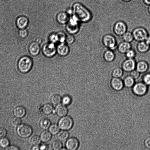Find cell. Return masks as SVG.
<instances>
[{
  "label": "cell",
  "instance_id": "obj_4",
  "mask_svg": "<svg viewBox=\"0 0 150 150\" xmlns=\"http://www.w3.org/2000/svg\"><path fill=\"white\" fill-rule=\"evenodd\" d=\"M132 33L134 39L138 42L144 41L149 35L147 30L144 28L142 27L135 28Z\"/></svg>",
  "mask_w": 150,
  "mask_h": 150
},
{
  "label": "cell",
  "instance_id": "obj_7",
  "mask_svg": "<svg viewBox=\"0 0 150 150\" xmlns=\"http://www.w3.org/2000/svg\"><path fill=\"white\" fill-rule=\"evenodd\" d=\"M42 51L45 56L48 57H51L54 56L57 52V47L54 43L50 42L44 45Z\"/></svg>",
  "mask_w": 150,
  "mask_h": 150
},
{
  "label": "cell",
  "instance_id": "obj_47",
  "mask_svg": "<svg viewBox=\"0 0 150 150\" xmlns=\"http://www.w3.org/2000/svg\"><path fill=\"white\" fill-rule=\"evenodd\" d=\"M5 149L7 150H18L19 149L17 146L14 145H11L6 148Z\"/></svg>",
  "mask_w": 150,
  "mask_h": 150
},
{
  "label": "cell",
  "instance_id": "obj_20",
  "mask_svg": "<svg viewBox=\"0 0 150 150\" xmlns=\"http://www.w3.org/2000/svg\"><path fill=\"white\" fill-rule=\"evenodd\" d=\"M26 111L25 108L23 106H18L14 108L13 113L15 117L19 118L24 117L25 115Z\"/></svg>",
  "mask_w": 150,
  "mask_h": 150
},
{
  "label": "cell",
  "instance_id": "obj_49",
  "mask_svg": "<svg viewBox=\"0 0 150 150\" xmlns=\"http://www.w3.org/2000/svg\"><path fill=\"white\" fill-rule=\"evenodd\" d=\"M144 41L150 46V35H148Z\"/></svg>",
  "mask_w": 150,
  "mask_h": 150
},
{
  "label": "cell",
  "instance_id": "obj_3",
  "mask_svg": "<svg viewBox=\"0 0 150 150\" xmlns=\"http://www.w3.org/2000/svg\"><path fill=\"white\" fill-rule=\"evenodd\" d=\"M102 42L104 46L109 49L113 50L117 47L116 39L112 35H105L102 38Z\"/></svg>",
  "mask_w": 150,
  "mask_h": 150
},
{
  "label": "cell",
  "instance_id": "obj_34",
  "mask_svg": "<svg viewBox=\"0 0 150 150\" xmlns=\"http://www.w3.org/2000/svg\"><path fill=\"white\" fill-rule=\"evenodd\" d=\"M56 34L58 42L62 43L65 41L67 36L62 31H59Z\"/></svg>",
  "mask_w": 150,
  "mask_h": 150
},
{
  "label": "cell",
  "instance_id": "obj_9",
  "mask_svg": "<svg viewBox=\"0 0 150 150\" xmlns=\"http://www.w3.org/2000/svg\"><path fill=\"white\" fill-rule=\"evenodd\" d=\"M136 62L134 59L127 58L122 63L121 68L127 72H130L136 69Z\"/></svg>",
  "mask_w": 150,
  "mask_h": 150
},
{
  "label": "cell",
  "instance_id": "obj_42",
  "mask_svg": "<svg viewBox=\"0 0 150 150\" xmlns=\"http://www.w3.org/2000/svg\"><path fill=\"white\" fill-rule=\"evenodd\" d=\"M130 73V75L134 79L139 78L140 74L136 69L131 71Z\"/></svg>",
  "mask_w": 150,
  "mask_h": 150
},
{
  "label": "cell",
  "instance_id": "obj_12",
  "mask_svg": "<svg viewBox=\"0 0 150 150\" xmlns=\"http://www.w3.org/2000/svg\"><path fill=\"white\" fill-rule=\"evenodd\" d=\"M79 145L78 140L76 138L71 137L67 139L65 143L66 148L69 150H76Z\"/></svg>",
  "mask_w": 150,
  "mask_h": 150
},
{
  "label": "cell",
  "instance_id": "obj_41",
  "mask_svg": "<svg viewBox=\"0 0 150 150\" xmlns=\"http://www.w3.org/2000/svg\"><path fill=\"white\" fill-rule=\"evenodd\" d=\"M143 82L147 86L150 85V73L144 74L143 77Z\"/></svg>",
  "mask_w": 150,
  "mask_h": 150
},
{
  "label": "cell",
  "instance_id": "obj_36",
  "mask_svg": "<svg viewBox=\"0 0 150 150\" xmlns=\"http://www.w3.org/2000/svg\"><path fill=\"white\" fill-rule=\"evenodd\" d=\"M61 102L62 104L66 106L69 105L71 102V98L69 95L64 96L62 98Z\"/></svg>",
  "mask_w": 150,
  "mask_h": 150
},
{
  "label": "cell",
  "instance_id": "obj_2",
  "mask_svg": "<svg viewBox=\"0 0 150 150\" xmlns=\"http://www.w3.org/2000/svg\"><path fill=\"white\" fill-rule=\"evenodd\" d=\"M33 64V61L30 57L23 56L18 60L17 66L18 69L20 72L25 73L30 70Z\"/></svg>",
  "mask_w": 150,
  "mask_h": 150
},
{
  "label": "cell",
  "instance_id": "obj_39",
  "mask_svg": "<svg viewBox=\"0 0 150 150\" xmlns=\"http://www.w3.org/2000/svg\"><path fill=\"white\" fill-rule=\"evenodd\" d=\"M28 33V30L25 28L20 29L18 32L19 37L22 38H24L26 37Z\"/></svg>",
  "mask_w": 150,
  "mask_h": 150
},
{
  "label": "cell",
  "instance_id": "obj_46",
  "mask_svg": "<svg viewBox=\"0 0 150 150\" xmlns=\"http://www.w3.org/2000/svg\"><path fill=\"white\" fill-rule=\"evenodd\" d=\"M144 144L146 148L150 149V137H148L144 141Z\"/></svg>",
  "mask_w": 150,
  "mask_h": 150
},
{
  "label": "cell",
  "instance_id": "obj_24",
  "mask_svg": "<svg viewBox=\"0 0 150 150\" xmlns=\"http://www.w3.org/2000/svg\"><path fill=\"white\" fill-rule=\"evenodd\" d=\"M43 113L46 115H49L53 112L54 109L51 104L47 103L44 105L41 108Z\"/></svg>",
  "mask_w": 150,
  "mask_h": 150
},
{
  "label": "cell",
  "instance_id": "obj_43",
  "mask_svg": "<svg viewBox=\"0 0 150 150\" xmlns=\"http://www.w3.org/2000/svg\"><path fill=\"white\" fill-rule=\"evenodd\" d=\"M49 40L50 42L54 43L58 42L56 33H53L50 35Z\"/></svg>",
  "mask_w": 150,
  "mask_h": 150
},
{
  "label": "cell",
  "instance_id": "obj_19",
  "mask_svg": "<svg viewBox=\"0 0 150 150\" xmlns=\"http://www.w3.org/2000/svg\"><path fill=\"white\" fill-rule=\"evenodd\" d=\"M148 69V64L145 61L140 60L136 63V69L140 73L146 72Z\"/></svg>",
  "mask_w": 150,
  "mask_h": 150
},
{
  "label": "cell",
  "instance_id": "obj_33",
  "mask_svg": "<svg viewBox=\"0 0 150 150\" xmlns=\"http://www.w3.org/2000/svg\"><path fill=\"white\" fill-rule=\"evenodd\" d=\"M10 122L13 127H16L21 124V121L20 118L15 116L11 118Z\"/></svg>",
  "mask_w": 150,
  "mask_h": 150
},
{
  "label": "cell",
  "instance_id": "obj_18",
  "mask_svg": "<svg viewBox=\"0 0 150 150\" xmlns=\"http://www.w3.org/2000/svg\"><path fill=\"white\" fill-rule=\"evenodd\" d=\"M117 47L118 51L120 53L125 54L131 48V45L130 43L123 41L120 43Z\"/></svg>",
  "mask_w": 150,
  "mask_h": 150
},
{
  "label": "cell",
  "instance_id": "obj_27",
  "mask_svg": "<svg viewBox=\"0 0 150 150\" xmlns=\"http://www.w3.org/2000/svg\"><path fill=\"white\" fill-rule=\"evenodd\" d=\"M123 71L121 67H116L112 70L111 75L112 77L120 78L123 75Z\"/></svg>",
  "mask_w": 150,
  "mask_h": 150
},
{
  "label": "cell",
  "instance_id": "obj_17",
  "mask_svg": "<svg viewBox=\"0 0 150 150\" xmlns=\"http://www.w3.org/2000/svg\"><path fill=\"white\" fill-rule=\"evenodd\" d=\"M54 110L57 115L61 117L66 115L68 112V109L66 106L62 103H59L57 105Z\"/></svg>",
  "mask_w": 150,
  "mask_h": 150
},
{
  "label": "cell",
  "instance_id": "obj_31",
  "mask_svg": "<svg viewBox=\"0 0 150 150\" xmlns=\"http://www.w3.org/2000/svg\"><path fill=\"white\" fill-rule=\"evenodd\" d=\"M49 131L52 135H55L59 131L60 128L58 125L56 124H51L48 128Z\"/></svg>",
  "mask_w": 150,
  "mask_h": 150
},
{
  "label": "cell",
  "instance_id": "obj_11",
  "mask_svg": "<svg viewBox=\"0 0 150 150\" xmlns=\"http://www.w3.org/2000/svg\"><path fill=\"white\" fill-rule=\"evenodd\" d=\"M127 28L125 24L122 22L116 23L113 27V31L117 36H122L127 31Z\"/></svg>",
  "mask_w": 150,
  "mask_h": 150
},
{
  "label": "cell",
  "instance_id": "obj_21",
  "mask_svg": "<svg viewBox=\"0 0 150 150\" xmlns=\"http://www.w3.org/2000/svg\"><path fill=\"white\" fill-rule=\"evenodd\" d=\"M115 57V54L112 50L108 49L104 52L103 57L106 62L110 63L113 61Z\"/></svg>",
  "mask_w": 150,
  "mask_h": 150
},
{
  "label": "cell",
  "instance_id": "obj_37",
  "mask_svg": "<svg viewBox=\"0 0 150 150\" xmlns=\"http://www.w3.org/2000/svg\"><path fill=\"white\" fill-rule=\"evenodd\" d=\"M62 148V144L59 141H56L53 142L52 144V149L54 150H59Z\"/></svg>",
  "mask_w": 150,
  "mask_h": 150
},
{
  "label": "cell",
  "instance_id": "obj_23",
  "mask_svg": "<svg viewBox=\"0 0 150 150\" xmlns=\"http://www.w3.org/2000/svg\"><path fill=\"white\" fill-rule=\"evenodd\" d=\"M56 18L58 22L61 24L65 23L68 20L67 14L64 12L59 13L57 16Z\"/></svg>",
  "mask_w": 150,
  "mask_h": 150
},
{
  "label": "cell",
  "instance_id": "obj_35",
  "mask_svg": "<svg viewBox=\"0 0 150 150\" xmlns=\"http://www.w3.org/2000/svg\"><path fill=\"white\" fill-rule=\"evenodd\" d=\"M10 142L9 139L6 137L0 139V146L3 148H6L9 146Z\"/></svg>",
  "mask_w": 150,
  "mask_h": 150
},
{
  "label": "cell",
  "instance_id": "obj_16",
  "mask_svg": "<svg viewBox=\"0 0 150 150\" xmlns=\"http://www.w3.org/2000/svg\"><path fill=\"white\" fill-rule=\"evenodd\" d=\"M28 51L33 56L37 55L40 51L39 44L35 42H31L28 46Z\"/></svg>",
  "mask_w": 150,
  "mask_h": 150
},
{
  "label": "cell",
  "instance_id": "obj_6",
  "mask_svg": "<svg viewBox=\"0 0 150 150\" xmlns=\"http://www.w3.org/2000/svg\"><path fill=\"white\" fill-rule=\"evenodd\" d=\"M73 123V121L71 117L66 115L62 117L59 119L58 125L60 129L67 131L71 129Z\"/></svg>",
  "mask_w": 150,
  "mask_h": 150
},
{
  "label": "cell",
  "instance_id": "obj_25",
  "mask_svg": "<svg viewBox=\"0 0 150 150\" xmlns=\"http://www.w3.org/2000/svg\"><path fill=\"white\" fill-rule=\"evenodd\" d=\"M40 137L42 142H47L51 139L52 138V134L49 131L45 130L41 133Z\"/></svg>",
  "mask_w": 150,
  "mask_h": 150
},
{
  "label": "cell",
  "instance_id": "obj_1",
  "mask_svg": "<svg viewBox=\"0 0 150 150\" xmlns=\"http://www.w3.org/2000/svg\"><path fill=\"white\" fill-rule=\"evenodd\" d=\"M72 11L74 16L79 21L86 22L91 18V15L89 11L79 3H76L73 5Z\"/></svg>",
  "mask_w": 150,
  "mask_h": 150
},
{
  "label": "cell",
  "instance_id": "obj_45",
  "mask_svg": "<svg viewBox=\"0 0 150 150\" xmlns=\"http://www.w3.org/2000/svg\"><path fill=\"white\" fill-rule=\"evenodd\" d=\"M7 133V131L5 128L0 127V139L5 137Z\"/></svg>",
  "mask_w": 150,
  "mask_h": 150
},
{
  "label": "cell",
  "instance_id": "obj_50",
  "mask_svg": "<svg viewBox=\"0 0 150 150\" xmlns=\"http://www.w3.org/2000/svg\"><path fill=\"white\" fill-rule=\"evenodd\" d=\"M32 150H40V146H38V145H33V146L32 147Z\"/></svg>",
  "mask_w": 150,
  "mask_h": 150
},
{
  "label": "cell",
  "instance_id": "obj_8",
  "mask_svg": "<svg viewBox=\"0 0 150 150\" xmlns=\"http://www.w3.org/2000/svg\"><path fill=\"white\" fill-rule=\"evenodd\" d=\"M77 18L74 16L69 19L66 26V29L70 34H75L79 30V25Z\"/></svg>",
  "mask_w": 150,
  "mask_h": 150
},
{
  "label": "cell",
  "instance_id": "obj_51",
  "mask_svg": "<svg viewBox=\"0 0 150 150\" xmlns=\"http://www.w3.org/2000/svg\"><path fill=\"white\" fill-rule=\"evenodd\" d=\"M42 41V39L40 38H38L36 40V42L39 44L41 43Z\"/></svg>",
  "mask_w": 150,
  "mask_h": 150
},
{
  "label": "cell",
  "instance_id": "obj_40",
  "mask_svg": "<svg viewBox=\"0 0 150 150\" xmlns=\"http://www.w3.org/2000/svg\"><path fill=\"white\" fill-rule=\"evenodd\" d=\"M41 141L40 137L37 135L33 136L31 139V142L33 145H38Z\"/></svg>",
  "mask_w": 150,
  "mask_h": 150
},
{
  "label": "cell",
  "instance_id": "obj_28",
  "mask_svg": "<svg viewBox=\"0 0 150 150\" xmlns=\"http://www.w3.org/2000/svg\"><path fill=\"white\" fill-rule=\"evenodd\" d=\"M40 128L44 130L48 129L51 125V122L48 119L44 118L41 119L39 123Z\"/></svg>",
  "mask_w": 150,
  "mask_h": 150
},
{
  "label": "cell",
  "instance_id": "obj_32",
  "mask_svg": "<svg viewBox=\"0 0 150 150\" xmlns=\"http://www.w3.org/2000/svg\"><path fill=\"white\" fill-rule=\"evenodd\" d=\"M62 98L58 94H54L52 96L50 99L51 103L54 105H57L61 102Z\"/></svg>",
  "mask_w": 150,
  "mask_h": 150
},
{
  "label": "cell",
  "instance_id": "obj_44",
  "mask_svg": "<svg viewBox=\"0 0 150 150\" xmlns=\"http://www.w3.org/2000/svg\"><path fill=\"white\" fill-rule=\"evenodd\" d=\"M74 37L72 35H69L67 36L66 41L68 44H71L74 41Z\"/></svg>",
  "mask_w": 150,
  "mask_h": 150
},
{
  "label": "cell",
  "instance_id": "obj_48",
  "mask_svg": "<svg viewBox=\"0 0 150 150\" xmlns=\"http://www.w3.org/2000/svg\"><path fill=\"white\" fill-rule=\"evenodd\" d=\"M49 147L47 145L43 144L40 146V150H47L50 149Z\"/></svg>",
  "mask_w": 150,
  "mask_h": 150
},
{
  "label": "cell",
  "instance_id": "obj_13",
  "mask_svg": "<svg viewBox=\"0 0 150 150\" xmlns=\"http://www.w3.org/2000/svg\"><path fill=\"white\" fill-rule=\"evenodd\" d=\"M112 88L117 91L121 90L124 86L123 81L120 78L112 77L110 81Z\"/></svg>",
  "mask_w": 150,
  "mask_h": 150
},
{
  "label": "cell",
  "instance_id": "obj_30",
  "mask_svg": "<svg viewBox=\"0 0 150 150\" xmlns=\"http://www.w3.org/2000/svg\"><path fill=\"white\" fill-rule=\"evenodd\" d=\"M123 41L131 43L134 39V37L132 33L126 31L122 36Z\"/></svg>",
  "mask_w": 150,
  "mask_h": 150
},
{
  "label": "cell",
  "instance_id": "obj_54",
  "mask_svg": "<svg viewBox=\"0 0 150 150\" xmlns=\"http://www.w3.org/2000/svg\"><path fill=\"white\" fill-rule=\"evenodd\" d=\"M124 0V1H129L130 0Z\"/></svg>",
  "mask_w": 150,
  "mask_h": 150
},
{
  "label": "cell",
  "instance_id": "obj_5",
  "mask_svg": "<svg viewBox=\"0 0 150 150\" xmlns=\"http://www.w3.org/2000/svg\"><path fill=\"white\" fill-rule=\"evenodd\" d=\"M16 131L17 134L20 137L24 138L30 137L33 132L32 127L26 124H20L17 127Z\"/></svg>",
  "mask_w": 150,
  "mask_h": 150
},
{
  "label": "cell",
  "instance_id": "obj_10",
  "mask_svg": "<svg viewBox=\"0 0 150 150\" xmlns=\"http://www.w3.org/2000/svg\"><path fill=\"white\" fill-rule=\"evenodd\" d=\"M132 90L135 94L138 96H142L146 93L147 85L143 82H138L134 84L133 86Z\"/></svg>",
  "mask_w": 150,
  "mask_h": 150
},
{
  "label": "cell",
  "instance_id": "obj_14",
  "mask_svg": "<svg viewBox=\"0 0 150 150\" xmlns=\"http://www.w3.org/2000/svg\"><path fill=\"white\" fill-rule=\"evenodd\" d=\"M29 23L28 18L25 16H21L16 19V24L18 28L19 29L26 28Z\"/></svg>",
  "mask_w": 150,
  "mask_h": 150
},
{
  "label": "cell",
  "instance_id": "obj_26",
  "mask_svg": "<svg viewBox=\"0 0 150 150\" xmlns=\"http://www.w3.org/2000/svg\"><path fill=\"white\" fill-rule=\"evenodd\" d=\"M135 79L130 75L126 76L123 81L124 85L129 88L133 87L134 84Z\"/></svg>",
  "mask_w": 150,
  "mask_h": 150
},
{
  "label": "cell",
  "instance_id": "obj_53",
  "mask_svg": "<svg viewBox=\"0 0 150 150\" xmlns=\"http://www.w3.org/2000/svg\"><path fill=\"white\" fill-rule=\"evenodd\" d=\"M148 10L149 13L150 14V5L149 6Z\"/></svg>",
  "mask_w": 150,
  "mask_h": 150
},
{
  "label": "cell",
  "instance_id": "obj_15",
  "mask_svg": "<svg viewBox=\"0 0 150 150\" xmlns=\"http://www.w3.org/2000/svg\"><path fill=\"white\" fill-rule=\"evenodd\" d=\"M57 53L62 56L67 55L69 52V48L67 45L64 42L60 43L57 47Z\"/></svg>",
  "mask_w": 150,
  "mask_h": 150
},
{
  "label": "cell",
  "instance_id": "obj_38",
  "mask_svg": "<svg viewBox=\"0 0 150 150\" xmlns=\"http://www.w3.org/2000/svg\"><path fill=\"white\" fill-rule=\"evenodd\" d=\"M125 54L127 58L134 59L136 56V53L134 49L131 48Z\"/></svg>",
  "mask_w": 150,
  "mask_h": 150
},
{
  "label": "cell",
  "instance_id": "obj_52",
  "mask_svg": "<svg viewBox=\"0 0 150 150\" xmlns=\"http://www.w3.org/2000/svg\"><path fill=\"white\" fill-rule=\"evenodd\" d=\"M145 3L147 5H150V0H144Z\"/></svg>",
  "mask_w": 150,
  "mask_h": 150
},
{
  "label": "cell",
  "instance_id": "obj_29",
  "mask_svg": "<svg viewBox=\"0 0 150 150\" xmlns=\"http://www.w3.org/2000/svg\"><path fill=\"white\" fill-rule=\"evenodd\" d=\"M69 136V133L66 131L62 130L59 131L57 134V138L58 139L62 141H65L67 140Z\"/></svg>",
  "mask_w": 150,
  "mask_h": 150
},
{
  "label": "cell",
  "instance_id": "obj_22",
  "mask_svg": "<svg viewBox=\"0 0 150 150\" xmlns=\"http://www.w3.org/2000/svg\"><path fill=\"white\" fill-rule=\"evenodd\" d=\"M150 47V46L145 41L138 42L137 46V51L141 53L146 52L149 50Z\"/></svg>",
  "mask_w": 150,
  "mask_h": 150
}]
</instances>
